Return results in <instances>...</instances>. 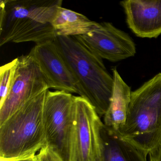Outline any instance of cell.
Masks as SVG:
<instances>
[{
	"label": "cell",
	"mask_w": 161,
	"mask_h": 161,
	"mask_svg": "<svg viewBox=\"0 0 161 161\" xmlns=\"http://www.w3.org/2000/svg\"><path fill=\"white\" fill-rule=\"evenodd\" d=\"M103 122L83 98L74 97V120L69 161H102Z\"/></svg>",
	"instance_id": "obj_6"
},
{
	"label": "cell",
	"mask_w": 161,
	"mask_h": 161,
	"mask_svg": "<svg viewBox=\"0 0 161 161\" xmlns=\"http://www.w3.org/2000/svg\"><path fill=\"white\" fill-rule=\"evenodd\" d=\"M39 161H63L50 148L45 147L37 154Z\"/></svg>",
	"instance_id": "obj_15"
},
{
	"label": "cell",
	"mask_w": 161,
	"mask_h": 161,
	"mask_svg": "<svg viewBox=\"0 0 161 161\" xmlns=\"http://www.w3.org/2000/svg\"><path fill=\"white\" fill-rule=\"evenodd\" d=\"M113 95L108 111L103 116V122L107 128L119 132L125 124L131 91L116 68L113 69Z\"/></svg>",
	"instance_id": "obj_11"
},
{
	"label": "cell",
	"mask_w": 161,
	"mask_h": 161,
	"mask_svg": "<svg viewBox=\"0 0 161 161\" xmlns=\"http://www.w3.org/2000/svg\"><path fill=\"white\" fill-rule=\"evenodd\" d=\"M62 0H1L0 2V46L9 43L54 40L52 22Z\"/></svg>",
	"instance_id": "obj_2"
},
{
	"label": "cell",
	"mask_w": 161,
	"mask_h": 161,
	"mask_svg": "<svg viewBox=\"0 0 161 161\" xmlns=\"http://www.w3.org/2000/svg\"><path fill=\"white\" fill-rule=\"evenodd\" d=\"M102 136L103 145L102 161H147V153L104 125Z\"/></svg>",
	"instance_id": "obj_12"
},
{
	"label": "cell",
	"mask_w": 161,
	"mask_h": 161,
	"mask_svg": "<svg viewBox=\"0 0 161 161\" xmlns=\"http://www.w3.org/2000/svg\"><path fill=\"white\" fill-rule=\"evenodd\" d=\"M54 41L75 79L78 95L103 116L111 103L114 80L102 59L75 36H57Z\"/></svg>",
	"instance_id": "obj_1"
},
{
	"label": "cell",
	"mask_w": 161,
	"mask_h": 161,
	"mask_svg": "<svg viewBox=\"0 0 161 161\" xmlns=\"http://www.w3.org/2000/svg\"><path fill=\"white\" fill-rule=\"evenodd\" d=\"M120 4L129 28L136 36L156 38L161 34V0H127Z\"/></svg>",
	"instance_id": "obj_10"
},
{
	"label": "cell",
	"mask_w": 161,
	"mask_h": 161,
	"mask_svg": "<svg viewBox=\"0 0 161 161\" xmlns=\"http://www.w3.org/2000/svg\"><path fill=\"white\" fill-rule=\"evenodd\" d=\"M17 58L0 68V106L6 100L14 80Z\"/></svg>",
	"instance_id": "obj_14"
},
{
	"label": "cell",
	"mask_w": 161,
	"mask_h": 161,
	"mask_svg": "<svg viewBox=\"0 0 161 161\" xmlns=\"http://www.w3.org/2000/svg\"><path fill=\"white\" fill-rule=\"evenodd\" d=\"M74 97L64 91L48 90L43 109L46 147L63 161L70 160Z\"/></svg>",
	"instance_id": "obj_5"
},
{
	"label": "cell",
	"mask_w": 161,
	"mask_h": 161,
	"mask_svg": "<svg viewBox=\"0 0 161 161\" xmlns=\"http://www.w3.org/2000/svg\"><path fill=\"white\" fill-rule=\"evenodd\" d=\"M29 54L38 65L49 89L79 94L75 79L54 40L36 44Z\"/></svg>",
	"instance_id": "obj_9"
},
{
	"label": "cell",
	"mask_w": 161,
	"mask_h": 161,
	"mask_svg": "<svg viewBox=\"0 0 161 161\" xmlns=\"http://www.w3.org/2000/svg\"><path fill=\"white\" fill-rule=\"evenodd\" d=\"M120 136L149 155L161 143V73L131 93Z\"/></svg>",
	"instance_id": "obj_3"
},
{
	"label": "cell",
	"mask_w": 161,
	"mask_h": 161,
	"mask_svg": "<svg viewBox=\"0 0 161 161\" xmlns=\"http://www.w3.org/2000/svg\"><path fill=\"white\" fill-rule=\"evenodd\" d=\"M75 37L100 58L111 62L133 57L136 53L129 35L109 22L97 23L88 33Z\"/></svg>",
	"instance_id": "obj_8"
},
{
	"label": "cell",
	"mask_w": 161,
	"mask_h": 161,
	"mask_svg": "<svg viewBox=\"0 0 161 161\" xmlns=\"http://www.w3.org/2000/svg\"><path fill=\"white\" fill-rule=\"evenodd\" d=\"M97 23L82 14L62 6L57 9L52 22L57 37L86 34L94 29Z\"/></svg>",
	"instance_id": "obj_13"
},
{
	"label": "cell",
	"mask_w": 161,
	"mask_h": 161,
	"mask_svg": "<svg viewBox=\"0 0 161 161\" xmlns=\"http://www.w3.org/2000/svg\"><path fill=\"white\" fill-rule=\"evenodd\" d=\"M0 161H39L37 154L31 157L27 158H20L16 159H0Z\"/></svg>",
	"instance_id": "obj_16"
},
{
	"label": "cell",
	"mask_w": 161,
	"mask_h": 161,
	"mask_svg": "<svg viewBox=\"0 0 161 161\" xmlns=\"http://www.w3.org/2000/svg\"><path fill=\"white\" fill-rule=\"evenodd\" d=\"M17 59L11 89L5 101L0 106V124L29 101L49 90L38 65L30 54L21 55Z\"/></svg>",
	"instance_id": "obj_7"
},
{
	"label": "cell",
	"mask_w": 161,
	"mask_h": 161,
	"mask_svg": "<svg viewBox=\"0 0 161 161\" xmlns=\"http://www.w3.org/2000/svg\"><path fill=\"white\" fill-rule=\"evenodd\" d=\"M48 90L29 101L0 124V159L31 157L46 147L43 109Z\"/></svg>",
	"instance_id": "obj_4"
}]
</instances>
